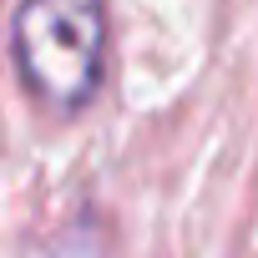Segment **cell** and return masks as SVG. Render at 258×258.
Returning a JSON list of instances; mask_svg holds the SVG:
<instances>
[{
  "instance_id": "6da1fadb",
  "label": "cell",
  "mask_w": 258,
  "mask_h": 258,
  "mask_svg": "<svg viewBox=\"0 0 258 258\" xmlns=\"http://www.w3.org/2000/svg\"><path fill=\"white\" fill-rule=\"evenodd\" d=\"M106 0H21L11 16V66L21 91L51 116H81L106 81Z\"/></svg>"
}]
</instances>
